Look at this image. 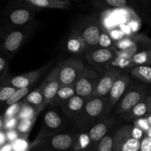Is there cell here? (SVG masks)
Returning a JSON list of instances; mask_svg holds the SVG:
<instances>
[{
  "mask_svg": "<svg viewBox=\"0 0 151 151\" xmlns=\"http://www.w3.org/2000/svg\"><path fill=\"white\" fill-rule=\"evenodd\" d=\"M149 94L148 87L144 84L133 83L130 86H128L125 92L114 108V113L119 116L145 100Z\"/></svg>",
  "mask_w": 151,
  "mask_h": 151,
  "instance_id": "cell-4",
  "label": "cell"
},
{
  "mask_svg": "<svg viewBox=\"0 0 151 151\" xmlns=\"http://www.w3.org/2000/svg\"><path fill=\"white\" fill-rule=\"evenodd\" d=\"M7 137H6V134L4 133L0 132V145H3L6 142Z\"/></svg>",
  "mask_w": 151,
  "mask_h": 151,
  "instance_id": "cell-44",
  "label": "cell"
},
{
  "mask_svg": "<svg viewBox=\"0 0 151 151\" xmlns=\"http://www.w3.org/2000/svg\"><path fill=\"white\" fill-rule=\"evenodd\" d=\"M145 50H151V38L144 34H140L139 39L132 46L125 50L116 51V57L118 58L128 59L137 52Z\"/></svg>",
  "mask_w": 151,
  "mask_h": 151,
  "instance_id": "cell-18",
  "label": "cell"
},
{
  "mask_svg": "<svg viewBox=\"0 0 151 151\" xmlns=\"http://www.w3.org/2000/svg\"><path fill=\"white\" fill-rule=\"evenodd\" d=\"M111 110L109 96L91 97L87 100L82 111L73 125L78 131H87L95 124L111 116Z\"/></svg>",
  "mask_w": 151,
  "mask_h": 151,
  "instance_id": "cell-1",
  "label": "cell"
},
{
  "mask_svg": "<svg viewBox=\"0 0 151 151\" xmlns=\"http://www.w3.org/2000/svg\"><path fill=\"white\" fill-rule=\"evenodd\" d=\"M32 91V86L16 89V91H15L14 94H13V95L11 96V97L6 102L4 105L7 106H10L16 104V103H19V102H22V100H24V99Z\"/></svg>",
  "mask_w": 151,
  "mask_h": 151,
  "instance_id": "cell-27",
  "label": "cell"
},
{
  "mask_svg": "<svg viewBox=\"0 0 151 151\" xmlns=\"http://www.w3.org/2000/svg\"><path fill=\"white\" fill-rule=\"evenodd\" d=\"M19 121V119H18L17 116L5 119V121H4V128H5L6 130H7V131L14 130L15 128H17Z\"/></svg>",
  "mask_w": 151,
  "mask_h": 151,
  "instance_id": "cell-37",
  "label": "cell"
},
{
  "mask_svg": "<svg viewBox=\"0 0 151 151\" xmlns=\"http://www.w3.org/2000/svg\"><path fill=\"white\" fill-rule=\"evenodd\" d=\"M147 134V136H149V137H151V128H150V130H149L148 131H147V134Z\"/></svg>",
  "mask_w": 151,
  "mask_h": 151,
  "instance_id": "cell-46",
  "label": "cell"
},
{
  "mask_svg": "<svg viewBox=\"0 0 151 151\" xmlns=\"http://www.w3.org/2000/svg\"><path fill=\"white\" fill-rule=\"evenodd\" d=\"M24 151H29V150H24Z\"/></svg>",
  "mask_w": 151,
  "mask_h": 151,
  "instance_id": "cell-50",
  "label": "cell"
},
{
  "mask_svg": "<svg viewBox=\"0 0 151 151\" xmlns=\"http://www.w3.org/2000/svg\"><path fill=\"white\" fill-rule=\"evenodd\" d=\"M78 131H63L40 140H34L29 145V151H72L74 150Z\"/></svg>",
  "mask_w": 151,
  "mask_h": 151,
  "instance_id": "cell-2",
  "label": "cell"
},
{
  "mask_svg": "<svg viewBox=\"0 0 151 151\" xmlns=\"http://www.w3.org/2000/svg\"><path fill=\"white\" fill-rule=\"evenodd\" d=\"M66 47L69 53L74 55L85 54L88 50V47L78 31L72 29L68 35Z\"/></svg>",
  "mask_w": 151,
  "mask_h": 151,
  "instance_id": "cell-19",
  "label": "cell"
},
{
  "mask_svg": "<svg viewBox=\"0 0 151 151\" xmlns=\"http://www.w3.org/2000/svg\"><path fill=\"white\" fill-rule=\"evenodd\" d=\"M86 66L78 58H70L58 65V79L60 86L75 85Z\"/></svg>",
  "mask_w": 151,
  "mask_h": 151,
  "instance_id": "cell-6",
  "label": "cell"
},
{
  "mask_svg": "<svg viewBox=\"0 0 151 151\" xmlns=\"http://www.w3.org/2000/svg\"><path fill=\"white\" fill-rule=\"evenodd\" d=\"M51 63L52 61L47 63L43 67L36 69V70L32 71V72L16 75V76L10 77V78H4L2 81H1L0 85L10 86L16 89L32 86V85L35 84L42 77L44 72L49 69Z\"/></svg>",
  "mask_w": 151,
  "mask_h": 151,
  "instance_id": "cell-10",
  "label": "cell"
},
{
  "mask_svg": "<svg viewBox=\"0 0 151 151\" xmlns=\"http://www.w3.org/2000/svg\"><path fill=\"white\" fill-rule=\"evenodd\" d=\"M115 122H116L115 117L109 116L98 123L95 124L88 131H87L91 142L95 146V147H97L99 142L111 131V128L115 124Z\"/></svg>",
  "mask_w": 151,
  "mask_h": 151,
  "instance_id": "cell-15",
  "label": "cell"
},
{
  "mask_svg": "<svg viewBox=\"0 0 151 151\" xmlns=\"http://www.w3.org/2000/svg\"><path fill=\"white\" fill-rule=\"evenodd\" d=\"M75 94H76V92H75V85L60 86V88L50 103V106H51L52 107L60 108L62 103L66 102L69 99L72 98Z\"/></svg>",
  "mask_w": 151,
  "mask_h": 151,
  "instance_id": "cell-22",
  "label": "cell"
},
{
  "mask_svg": "<svg viewBox=\"0 0 151 151\" xmlns=\"http://www.w3.org/2000/svg\"><path fill=\"white\" fill-rule=\"evenodd\" d=\"M139 36L140 34L131 35L123 37V38H120L116 41H115V50H116V51H119V50H123L128 48L131 46H132L134 43L137 42Z\"/></svg>",
  "mask_w": 151,
  "mask_h": 151,
  "instance_id": "cell-28",
  "label": "cell"
},
{
  "mask_svg": "<svg viewBox=\"0 0 151 151\" xmlns=\"http://www.w3.org/2000/svg\"><path fill=\"white\" fill-rule=\"evenodd\" d=\"M86 60L93 65H106L116 58V51L110 49L97 48L89 50L85 53Z\"/></svg>",
  "mask_w": 151,
  "mask_h": 151,
  "instance_id": "cell-16",
  "label": "cell"
},
{
  "mask_svg": "<svg viewBox=\"0 0 151 151\" xmlns=\"http://www.w3.org/2000/svg\"><path fill=\"white\" fill-rule=\"evenodd\" d=\"M98 48L110 49V50H115V41L112 38L111 35L103 29L101 34L100 35L98 42Z\"/></svg>",
  "mask_w": 151,
  "mask_h": 151,
  "instance_id": "cell-29",
  "label": "cell"
},
{
  "mask_svg": "<svg viewBox=\"0 0 151 151\" xmlns=\"http://www.w3.org/2000/svg\"><path fill=\"white\" fill-rule=\"evenodd\" d=\"M38 114V111L35 108L27 103H24L23 106L18 114L17 117L19 119H32V118H36V116Z\"/></svg>",
  "mask_w": 151,
  "mask_h": 151,
  "instance_id": "cell-30",
  "label": "cell"
},
{
  "mask_svg": "<svg viewBox=\"0 0 151 151\" xmlns=\"http://www.w3.org/2000/svg\"><path fill=\"white\" fill-rule=\"evenodd\" d=\"M58 66L53 68L45 80L41 83L43 86V95H44L43 110L47 106H50V103L60 87V81L58 79Z\"/></svg>",
  "mask_w": 151,
  "mask_h": 151,
  "instance_id": "cell-12",
  "label": "cell"
},
{
  "mask_svg": "<svg viewBox=\"0 0 151 151\" xmlns=\"http://www.w3.org/2000/svg\"><path fill=\"white\" fill-rule=\"evenodd\" d=\"M29 145L27 140L24 138L18 139L13 142V150L14 151H24L29 150Z\"/></svg>",
  "mask_w": 151,
  "mask_h": 151,
  "instance_id": "cell-35",
  "label": "cell"
},
{
  "mask_svg": "<svg viewBox=\"0 0 151 151\" xmlns=\"http://www.w3.org/2000/svg\"><path fill=\"white\" fill-rule=\"evenodd\" d=\"M147 114H148V109H147V100L145 99L125 111V113L119 115V116L127 122H135L137 119L145 117Z\"/></svg>",
  "mask_w": 151,
  "mask_h": 151,
  "instance_id": "cell-20",
  "label": "cell"
},
{
  "mask_svg": "<svg viewBox=\"0 0 151 151\" xmlns=\"http://www.w3.org/2000/svg\"><path fill=\"white\" fill-rule=\"evenodd\" d=\"M147 103V109H148V114H151V94H149L146 98Z\"/></svg>",
  "mask_w": 151,
  "mask_h": 151,
  "instance_id": "cell-43",
  "label": "cell"
},
{
  "mask_svg": "<svg viewBox=\"0 0 151 151\" xmlns=\"http://www.w3.org/2000/svg\"><path fill=\"white\" fill-rule=\"evenodd\" d=\"M87 99L75 94L72 98L62 103L60 109L63 114L70 123H74L85 106Z\"/></svg>",
  "mask_w": 151,
  "mask_h": 151,
  "instance_id": "cell-14",
  "label": "cell"
},
{
  "mask_svg": "<svg viewBox=\"0 0 151 151\" xmlns=\"http://www.w3.org/2000/svg\"><path fill=\"white\" fill-rule=\"evenodd\" d=\"M69 123H70L69 121L62 112L60 114L54 109L49 110L44 114L43 123L35 140H40L46 137L64 131Z\"/></svg>",
  "mask_w": 151,
  "mask_h": 151,
  "instance_id": "cell-5",
  "label": "cell"
},
{
  "mask_svg": "<svg viewBox=\"0 0 151 151\" xmlns=\"http://www.w3.org/2000/svg\"><path fill=\"white\" fill-rule=\"evenodd\" d=\"M116 131H111L98 142L95 151H114V139Z\"/></svg>",
  "mask_w": 151,
  "mask_h": 151,
  "instance_id": "cell-26",
  "label": "cell"
},
{
  "mask_svg": "<svg viewBox=\"0 0 151 151\" xmlns=\"http://www.w3.org/2000/svg\"><path fill=\"white\" fill-rule=\"evenodd\" d=\"M145 118L147 119V122H148L149 125H150V127H151V114H147V116H145Z\"/></svg>",
  "mask_w": 151,
  "mask_h": 151,
  "instance_id": "cell-45",
  "label": "cell"
},
{
  "mask_svg": "<svg viewBox=\"0 0 151 151\" xmlns=\"http://www.w3.org/2000/svg\"><path fill=\"white\" fill-rule=\"evenodd\" d=\"M24 2L38 8L67 9L71 6L70 0L57 1V0H23Z\"/></svg>",
  "mask_w": 151,
  "mask_h": 151,
  "instance_id": "cell-21",
  "label": "cell"
},
{
  "mask_svg": "<svg viewBox=\"0 0 151 151\" xmlns=\"http://www.w3.org/2000/svg\"><path fill=\"white\" fill-rule=\"evenodd\" d=\"M134 122V125H137V126H138L139 128H141V129L143 130L146 134H147V131H148L151 128L150 125H149L148 122H147V119H146L145 117H143V118H141V119H137V120H136L135 122Z\"/></svg>",
  "mask_w": 151,
  "mask_h": 151,
  "instance_id": "cell-36",
  "label": "cell"
},
{
  "mask_svg": "<svg viewBox=\"0 0 151 151\" xmlns=\"http://www.w3.org/2000/svg\"><path fill=\"white\" fill-rule=\"evenodd\" d=\"M32 151H43V150H32ZM72 151H74V150H72Z\"/></svg>",
  "mask_w": 151,
  "mask_h": 151,
  "instance_id": "cell-49",
  "label": "cell"
},
{
  "mask_svg": "<svg viewBox=\"0 0 151 151\" xmlns=\"http://www.w3.org/2000/svg\"><path fill=\"white\" fill-rule=\"evenodd\" d=\"M16 91V88L10 86L0 85V107L11 97Z\"/></svg>",
  "mask_w": 151,
  "mask_h": 151,
  "instance_id": "cell-32",
  "label": "cell"
},
{
  "mask_svg": "<svg viewBox=\"0 0 151 151\" xmlns=\"http://www.w3.org/2000/svg\"><path fill=\"white\" fill-rule=\"evenodd\" d=\"M57 1H66V0H57ZM71 1V0H70Z\"/></svg>",
  "mask_w": 151,
  "mask_h": 151,
  "instance_id": "cell-48",
  "label": "cell"
},
{
  "mask_svg": "<svg viewBox=\"0 0 151 151\" xmlns=\"http://www.w3.org/2000/svg\"><path fill=\"white\" fill-rule=\"evenodd\" d=\"M24 103H26L30 106H33L37 109L38 113L39 114L43 111V105H44V95H43V86L42 84L39 86L37 88L32 90L23 100Z\"/></svg>",
  "mask_w": 151,
  "mask_h": 151,
  "instance_id": "cell-24",
  "label": "cell"
},
{
  "mask_svg": "<svg viewBox=\"0 0 151 151\" xmlns=\"http://www.w3.org/2000/svg\"><path fill=\"white\" fill-rule=\"evenodd\" d=\"M126 60V68L128 69L139 66H150L151 50H145L137 52Z\"/></svg>",
  "mask_w": 151,
  "mask_h": 151,
  "instance_id": "cell-23",
  "label": "cell"
},
{
  "mask_svg": "<svg viewBox=\"0 0 151 151\" xmlns=\"http://www.w3.org/2000/svg\"><path fill=\"white\" fill-rule=\"evenodd\" d=\"M150 66H151V65H150Z\"/></svg>",
  "mask_w": 151,
  "mask_h": 151,
  "instance_id": "cell-52",
  "label": "cell"
},
{
  "mask_svg": "<svg viewBox=\"0 0 151 151\" xmlns=\"http://www.w3.org/2000/svg\"><path fill=\"white\" fill-rule=\"evenodd\" d=\"M1 126H2V119L0 118V128H1Z\"/></svg>",
  "mask_w": 151,
  "mask_h": 151,
  "instance_id": "cell-47",
  "label": "cell"
},
{
  "mask_svg": "<svg viewBox=\"0 0 151 151\" xmlns=\"http://www.w3.org/2000/svg\"><path fill=\"white\" fill-rule=\"evenodd\" d=\"M103 4L110 7L121 8L127 6L128 0H100Z\"/></svg>",
  "mask_w": 151,
  "mask_h": 151,
  "instance_id": "cell-34",
  "label": "cell"
},
{
  "mask_svg": "<svg viewBox=\"0 0 151 151\" xmlns=\"http://www.w3.org/2000/svg\"><path fill=\"white\" fill-rule=\"evenodd\" d=\"M122 73L119 69L115 67L111 68L106 71L100 76L97 88L91 97H103L109 96L112 86Z\"/></svg>",
  "mask_w": 151,
  "mask_h": 151,
  "instance_id": "cell-13",
  "label": "cell"
},
{
  "mask_svg": "<svg viewBox=\"0 0 151 151\" xmlns=\"http://www.w3.org/2000/svg\"><path fill=\"white\" fill-rule=\"evenodd\" d=\"M13 150V145L7 144L3 146L0 151H12Z\"/></svg>",
  "mask_w": 151,
  "mask_h": 151,
  "instance_id": "cell-42",
  "label": "cell"
},
{
  "mask_svg": "<svg viewBox=\"0 0 151 151\" xmlns=\"http://www.w3.org/2000/svg\"><path fill=\"white\" fill-rule=\"evenodd\" d=\"M133 125H125L116 130L114 151H140L141 141L132 136Z\"/></svg>",
  "mask_w": 151,
  "mask_h": 151,
  "instance_id": "cell-9",
  "label": "cell"
},
{
  "mask_svg": "<svg viewBox=\"0 0 151 151\" xmlns=\"http://www.w3.org/2000/svg\"><path fill=\"white\" fill-rule=\"evenodd\" d=\"M146 135H147V134H146V133L143 130H142L141 128H139V127L137 126V125H133V128H132L133 137H134L135 139H137L141 141V140Z\"/></svg>",
  "mask_w": 151,
  "mask_h": 151,
  "instance_id": "cell-39",
  "label": "cell"
},
{
  "mask_svg": "<svg viewBox=\"0 0 151 151\" xmlns=\"http://www.w3.org/2000/svg\"><path fill=\"white\" fill-rule=\"evenodd\" d=\"M140 151H151V137L146 135L141 140Z\"/></svg>",
  "mask_w": 151,
  "mask_h": 151,
  "instance_id": "cell-40",
  "label": "cell"
},
{
  "mask_svg": "<svg viewBox=\"0 0 151 151\" xmlns=\"http://www.w3.org/2000/svg\"><path fill=\"white\" fill-rule=\"evenodd\" d=\"M103 29L98 21L89 18L86 20L85 23L81 27V29L75 30L81 35L89 50L98 48L99 38Z\"/></svg>",
  "mask_w": 151,
  "mask_h": 151,
  "instance_id": "cell-11",
  "label": "cell"
},
{
  "mask_svg": "<svg viewBox=\"0 0 151 151\" xmlns=\"http://www.w3.org/2000/svg\"><path fill=\"white\" fill-rule=\"evenodd\" d=\"M30 28L27 24L11 29L3 38L0 47L3 52L12 57L19 52L26 41Z\"/></svg>",
  "mask_w": 151,
  "mask_h": 151,
  "instance_id": "cell-7",
  "label": "cell"
},
{
  "mask_svg": "<svg viewBox=\"0 0 151 151\" xmlns=\"http://www.w3.org/2000/svg\"><path fill=\"white\" fill-rule=\"evenodd\" d=\"M6 137H7V139L9 142H14L16 139H19V133L17 131H16L15 130H10L8 131L6 134Z\"/></svg>",
  "mask_w": 151,
  "mask_h": 151,
  "instance_id": "cell-41",
  "label": "cell"
},
{
  "mask_svg": "<svg viewBox=\"0 0 151 151\" xmlns=\"http://www.w3.org/2000/svg\"><path fill=\"white\" fill-rule=\"evenodd\" d=\"M77 1H80V0H77Z\"/></svg>",
  "mask_w": 151,
  "mask_h": 151,
  "instance_id": "cell-51",
  "label": "cell"
},
{
  "mask_svg": "<svg viewBox=\"0 0 151 151\" xmlns=\"http://www.w3.org/2000/svg\"><path fill=\"white\" fill-rule=\"evenodd\" d=\"M131 77L137 81L151 84V66H139L128 69Z\"/></svg>",
  "mask_w": 151,
  "mask_h": 151,
  "instance_id": "cell-25",
  "label": "cell"
},
{
  "mask_svg": "<svg viewBox=\"0 0 151 151\" xmlns=\"http://www.w3.org/2000/svg\"><path fill=\"white\" fill-rule=\"evenodd\" d=\"M7 67H8V65H7L6 59L0 55V81H2L5 78L7 72Z\"/></svg>",
  "mask_w": 151,
  "mask_h": 151,
  "instance_id": "cell-38",
  "label": "cell"
},
{
  "mask_svg": "<svg viewBox=\"0 0 151 151\" xmlns=\"http://www.w3.org/2000/svg\"><path fill=\"white\" fill-rule=\"evenodd\" d=\"M130 83H131V75L128 72L122 73L120 76L116 80L109 94V103L112 109L114 108L119 99L125 92Z\"/></svg>",
  "mask_w": 151,
  "mask_h": 151,
  "instance_id": "cell-17",
  "label": "cell"
},
{
  "mask_svg": "<svg viewBox=\"0 0 151 151\" xmlns=\"http://www.w3.org/2000/svg\"><path fill=\"white\" fill-rule=\"evenodd\" d=\"M23 104L24 102H19V103L13 105V106H9L8 109L6 111L5 114H4V119L17 116L20 112L21 109H22V106H23Z\"/></svg>",
  "mask_w": 151,
  "mask_h": 151,
  "instance_id": "cell-33",
  "label": "cell"
},
{
  "mask_svg": "<svg viewBox=\"0 0 151 151\" xmlns=\"http://www.w3.org/2000/svg\"><path fill=\"white\" fill-rule=\"evenodd\" d=\"M40 10V8L30 5L23 0L15 1L6 10V19L11 26L23 27L30 23Z\"/></svg>",
  "mask_w": 151,
  "mask_h": 151,
  "instance_id": "cell-3",
  "label": "cell"
},
{
  "mask_svg": "<svg viewBox=\"0 0 151 151\" xmlns=\"http://www.w3.org/2000/svg\"><path fill=\"white\" fill-rule=\"evenodd\" d=\"M35 119L36 118L19 119L17 128H16L19 134H23V135H27V134L29 132L31 128H32L34 122H35Z\"/></svg>",
  "mask_w": 151,
  "mask_h": 151,
  "instance_id": "cell-31",
  "label": "cell"
},
{
  "mask_svg": "<svg viewBox=\"0 0 151 151\" xmlns=\"http://www.w3.org/2000/svg\"><path fill=\"white\" fill-rule=\"evenodd\" d=\"M100 78V76L95 71L86 66L75 84L77 95L87 100L91 98L97 88Z\"/></svg>",
  "mask_w": 151,
  "mask_h": 151,
  "instance_id": "cell-8",
  "label": "cell"
}]
</instances>
